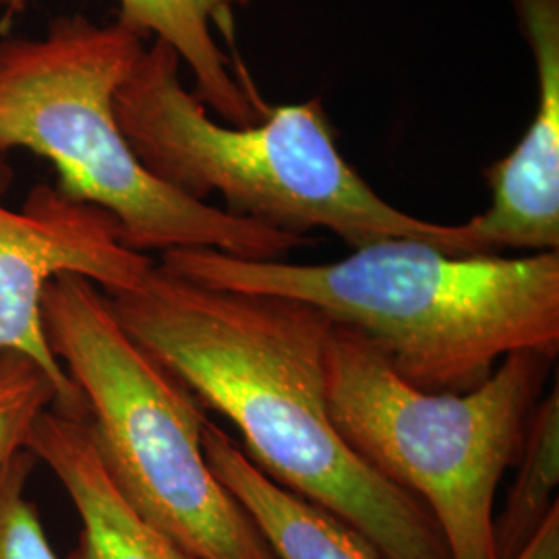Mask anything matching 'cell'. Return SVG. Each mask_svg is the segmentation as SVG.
<instances>
[{
	"label": "cell",
	"instance_id": "cell-1",
	"mask_svg": "<svg viewBox=\"0 0 559 559\" xmlns=\"http://www.w3.org/2000/svg\"><path fill=\"white\" fill-rule=\"evenodd\" d=\"M120 328L233 420L267 479L342 520L380 559H452L431 510L344 443L328 413L332 320L309 302L222 290L156 263L135 290L104 293Z\"/></svg>",
	"mask_w": 559,
	"mask_h": 559
},
{
	"label": "cell",
	"instance_id": "cell-2",
	"mask_svg": "<svg viewBox=\"0 0 559 559\" xmlns=\"http://www.w3.org/2000/svg\"><path fill=\"white\" fill-rule=\"evenodd\" d=\"M162 270L193 284L302 300L371 340L402 380L464 394L519 350L559 355V251L450 255L385 239L332 263L239 260L173 249Z\"/></svg>",
	"mask_w": 559,
	"mask_h": 559
},
{
	"label": "cell",
	"instance_id": "cell-3",
	"mask_svg": "<svg viewBox=\"0 0 559 559\" xmlns=\"http://www.w3.org/2000/svg\"><path fill=\"white\" fill-rule=\"evenodd\" d=\"M115 115L156 179L191 200L221 193L224 212L237 218L300 237L323 228L353 249L411 239L480 255L466 224L423 221L376 193L342 156L320 98L267 108L247 127L216 122L185 90L179 55L154 40L120 85Z\"/></svg>",
	"mask_w": 559,
	"mask_h": 559
},
{
	"label": "cell",
	"instance_id": "cell-4",
	"mask_svg": "<svg viewBox=\"0 0 559 559\" xmlns=\"http://www.w3.org/2000/svg\"><path fill=\"white\" fill-rule=\"evenodd\" d=\"M120 23L59 15L41 38L0 40V156L25 150L59 173L60 193L119 222L138 253L214 249L278 261L309 237L237 218L156 179L120 131L115 96L145 44Z\"/></svg>",
	"mask_w": 559,
	"mask_h": 559
},
{
	"label": "cell",
	"instance_id": "cell-5",
	"mask_svg": "<svg viewBox=\"0 0 559 559\" xmlns=\"http://www.w3.org/2000/svg\"><path fill=\"white\" fill-rule=\"evenodd\" d=\"M41 320L85 400L104 471L135 514L187 559H276L205 460L200 400L120 328L100 286L50 280Z\"/></svg>",
	"mask_w": 559,
	"mask_h": 559
},
{
	"label": "cell",
	"instance_id": "cell-6",
	"mask_svg": "<svg viewBox=\"0 0 559 559\" xmlns=\"http://www.w3.org/2000/svg\"><path fill=\"white\" fill-rule=\"evenodd\" d=\"M556 360L519 350L471 392L429 394L402 380L371 340L332 321L328 413L367 466L431 510L452 559H496V491Z\"/></svg>",
	"mask_w": 559,
	"mask_h": 559
},
{
	"label": "cell",
	"instance_id": "cell-7",
	"mask_svg": "<svg viewBox=\"0 0 559 559\" xmlns=\"http://www.w3.org/2000/svg\"><path fill=\"white\" fill-rule=\"evenodd\" d=\"M154 267L150 255L124 247L108 212L57 187L36 185L21 210L0 203V353L38 362L59 390V413L87 419L85 400L46 340L44 290L60 274L92 280L104 293L135 290Z\"/></svg>",
	"mask_w": 559,
	"mask_h": 559
},
{
	"label": "cell",
	"instance_id": "cell-8",
	"mask_svg": "<svg viewBox=\"0 0 559 559\" xmlns=\"http://www.w3.org/2000/svg\"><path fill=\"white\" fill-rule=\"evenodd\" d=\"M510 2L535 62L537 98L516 147L483 170L489 210L464 222L483 255L559 251V0Z\"/></svg>",
	"mask_w": 559,
	"mask_h": 559
},
{
	"label": "cell",
	"instance_id": "cell-9",
	"mask_svg": "<svg viewBox=\"0 0 559 559\" xmlns=\"http://www.w3.org/2000/svg\"><path fill=\"white\" fill-rule=\"evenodd\" d=\"M25 450L60 480L81 520V559H187L122 500L104 471L87 419L44 411Z\"/></svg>",
	"mask_w": 559,
	"mask_h": 559
},
{
	"label": "cell",
	"instance_id": "cell-10",
	"mask_svg": "<svg viewBox=\"0 0 559 559\" xmlns=\"http://www.w3.org/2000/svg\"><path fill=\"white\" fill-rule=\"evenodd\" d=\"M253 0H119V20L143 40L168 44L180 64H187L195 80V96L224 124L247 127L255 124L267 112L260 94L247 78L233 69V59L226 55L214 36V25L226 36L233 32V9L247 7Z\"/></svg>",
	"mask_w": 559,
	"mask_h": 559
},
{
	"label": "cell",
	"instance_id": "cell-11",
	"mask_svg": "<svg viewBox=\"0 0 559 559\" xmlns=\"http://www.w3.org/2000/svg\"><path fill=\"white\" fill-rule=\"evenodd\" d=\"M201 445L214 477L247 510L276 559H380L342 520L267 479L214 423L205 425Z\"/></svg>",
	"mask_w": 559,
	"mask_h": 559
},
{
	"label": "cell",
	"instance_id": "cell-12",
	"mask_svg": "<svg viewBox=\"0 0 559 559\" xmlns=\"http://www.w3.org/2000/svg\"><path fill=\"white\" fill-rule=\"evenodd\" d=\"M514 483L493 519L496 559H516L558 506L559 385L537 402L520 441Z\"/></svg>",
	"mask_w": 559,
	"mask_h": 559
},
{
	"label": "cell",
	"instance_id": "cell-13",
	"mask_svg": "<svg viewBox=\"0 0 559 559\" xmlns=\"http://www.w3.org/2000/svg\"><path fill=\"white\" fill-rule=\"evenodd\" d=\"M60 411L55 381L17 353H0V464L25 448L29 431L44 411Z\"/></svg>",
	"mask_w": 559,
	"mask_h": 559
},
{
	"label": "cell",
	"instance_id": "cell-14",
	"mask_svg": "<svg viewBox=\"0 0 559 559\" xmlns=\"http://www.w3.org/2000/svg\"><path fill=\"white\" fill-rule=\"evenodd\" d=\"M34 464L25 448L0 464V559H59L27 498Z\"/></svg>",
	"mask_w": 559,
	"mask_h": 559
},
{
	"label": "cell",
	"instance_id": "cell-15",
	"mask_svg": "<svg viewBox=\"0 0 559 559\" xmlns=\"http://www.w3.org/2000/svg\"><path fill=\"white\" fill-rule=\"evenodd\" d=\"M516 559H559V503Z\"/></svg>",
	"mask_w": 559,
	"mask_h": 559
},
{
	"label": "cell",
	"instance_id": "cell-16",
	"mask_svg": "<svg viewBox=\"0 0 559 559\" xmlns=\"http://www.w3.org/2000/svg\"><path fill=\"white\" fill-rule=\"evenodd\" d=\"M11 180H13V173H11L9 164L2 160V156H0V198L7 193V189H9Z\"/></svg>",
	"mask_w": 559,
	"mask_h": 559
},
{
	"label": "cell",
	"instance_id": "cell-17",
	"mask_svg": "<svg viewBox=\"0 0 559 559\" xmlns=\"http://www.w3.org/2000/svg\"><path fill=\"white\" fill-rule=\"evenodd\" d=\"M32 0H0V7L9 9V11H23Z\"/></svg>",
	"mask_w": 559,
	"mask_h": 559
}]
</instances>
